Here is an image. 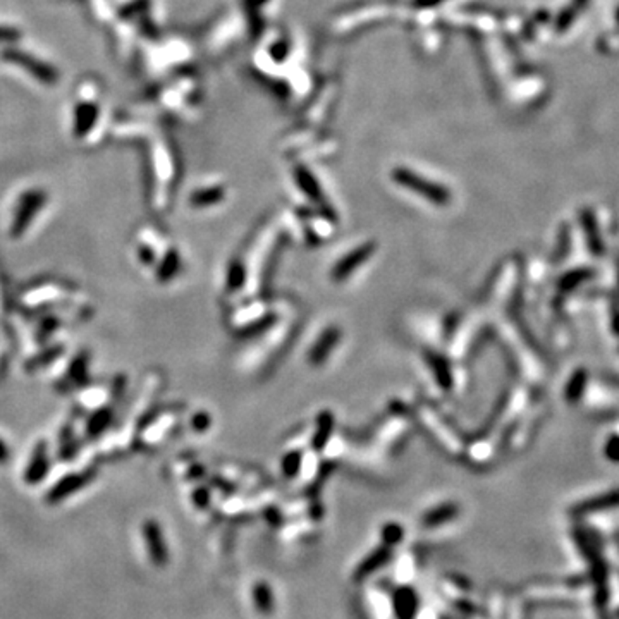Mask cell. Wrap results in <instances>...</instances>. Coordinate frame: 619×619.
<instances>
[{"label": "cell", "instance_id": "2", "mask_svg": "<svg viewBox=\"0 0 619 619\" xmlns=\"http://www.w3.org/2000/svg\"><path fill=\"white\" fill-rule=\"evenodd\" d=\"M2 59L7 60V62H12L17 64V66L24 67L30 74H33L35 78L43 81L45 85H56L57 79H59V74L56 73V69L50 66H46L45 62L42 60L35 59V57L28 56V53L19 52V50H3L2 52Z\"/></svg>", "mask_w": 619, "mask_h": 619}, {"label": "cell", "instance_id": "3", "mask_svg": "<svg viewBox=\"0 0 619 619\" xmlns=\"http://www.w3.org/2000/svg\"><path fill=\"white\" fill-rule=\"evenodd\" d=\"M373 251H375V246H373V243H366V244H363V246H359V248H356V250H353L351 253L346 255V257H344L343 260H341L339 264H337L336 267H334L332 279L334 280H344V279H346V277H349V273L355 272L356 269L359 267V265L365 264V260L370 257V255L373 253Z\"/></svg>", "mask_w": 619, "mask_h": 619}, {"label": "cell", "instance_id": "1", "mask_svg": "<svg viewBox=\"0 0 619 619\" xmlns=\"http://www.w3.org/2000/svg\"><path fill=\"white\" fill-rule=\"evenodd\" d=\"M394 179L398 183H401L405 188L413 189V192L418 193L420 196L427 198V200L434 201V203H437V205H446L449 201V198H451V194H449V192L446 188H442V186H439V185H434V183L423 181V179L418 178L416 174H412V172H408V171H402V169L401 171L394 172Z\"/></svg>", "mask_w": 619, "mask_h": 619}, {"label": "cell", "instance_id": "9", "mask_svg": "<svg viewBox=\"0 0 619 619\" xmlns=\"http://www.w3.org/2000/svg\"><path fill=\"white\" fill-rule=\"evenodd\" d=\"M619 504V494H613V495H606L602 499H595V501H588L585 504H582L580 509L582 511H599L604 509V507H609V506H616Z\"/></svg>", "mask_w": 619, "mask_h": 619}, {"label": "cell", "instance_id": "4", "mask_svg": "<svg viewBox=\"0 0 619 619\" xmlns=\"http://www.w3.org/2000/svg\"><path fill=\"white\" fill-rule=\"evenodd\" d=\"M143 535H145L146 549H149L150 559L153 561L157 566H164L167 563V545H165L164 537H162V532L158 528V525L155 521H149L143 528Z\"/></svg>", "mask_w": 619, "mask_h": 619}, {"label": "cell", "instance_id": "10", "mask_svg": "<svg viewBox=\"0 0 619 619\" xmlns=\"http://www.w3.org/2000/svg\"><path fill=\"white\" fill-rule=\"evenodd\" d=\"M255 597H257V604L260 609L267 611L271 607V592L265 585H258L255 590Z\"/></svg>", "mask_w": 619, "mask_h": 619}, {"label": "cell", "instance_id": "5", "mask_svg": "<svg viewBox=\"0 0 619 619\" xmlns=\"http://www.w3.org/2000/svg\"><path fill=\"white\" fill-rule=\"evenodd\" d=\"M339 337L341 332L337 327H330V329H327L325 332L319 337V341H316L315 346L312 348V351H310V362H312L313 365H320L322 362H325L329 353L332 351L336 343L339 341Z\"/></svg>", "mask_w": 619, "mask_h": 619}, {"label": "cell", "instance_id": "7", "mask_svg": "<svg viewBox=\"0 0 619 619\" xmlns=\"http://www.w3.org/2000/svg\"><path fill=\"white\" fill-rule=\"evenodd\" d=\"M96 119V107L92 103H83L76 110V133L83 135L93 126Z\"/></svg>", "mask_w": 619, "mask_h": 619}, {"label": "cell", "instance_id": "12", "mask_svg": "<svg viewBox=\"0 0 619 619\" xmlns=\"http://www.w3.org/2000/svg\"><path fill=\"white\" fill-rule=\"evenodd\" d=\"M384 556H387V552L386 554L380 552V554H377V556H373V557H370V559H366L365 564H363L362 571H359V575H366V573H370V571L375 570V568L379 566V564H377V563H380V561L384 559Z\"/></svg>", "mask_w": 619, "mask_h": 619}, {"label": "cell", "instance_id": "8", "mask_svg": "<svg viewBox=\"0 0 619 619\" xmlns=\"http://www.w3.org/2000/svg\"><path fill=\"white\" fill-rule=\"evenodd\" d=\"M330 432H332V416L322 415V418H320L319 434L315 435L313 446H315V448H322V446L325 444V439L330 435Z\"/></svg>", "mask_w": 619, "mask_h": 619}, {"label": "cell", "instance_id": "11", "mask_svg": "<svg viewBox=\"0 0 619 619\" xmlns=\"http://www.w3.org/2000/svg\"><path fill=\"white\" fill-rule=\"evenodd\" d=\"M300 461H301V456L298 455V452H293V455L287 456V458L284 459V473L286 475L296 473L298 466H300Z\"/></svg>", "mask_w": 619, "mask_h": 619}, {"label": "cell", "instance_id": "13", "mask_svg": "<svg viewBox=\"0 0 619 619\" xmlns=\"http://www.w3.org/2000/svg\"><path fill=\"white\" fill-rule=\"evenodd\" d=\"M21 37L19 31L10 30V28H0V42H14Z\"/></svg>", "mask_w": 619, "mask_h": 619}, {"label": "cell", "instance_id": "6", "mask_svg": "<svg viewBox=\"0 0 619 619\" xmlns=\"http://www.w3.org/2000/svg\"><path fill=\"white\" fill-rule=\"evenodd\" d=\"M456 513H458V507H456L455 504H444V506L435 507L434 511L425 514V518H423V525H425V527L441 525L444 523V521L451 520L452 516H456Z\"/></svg>", "mask_w": 619, "mask_h": 619}]
</instances>
